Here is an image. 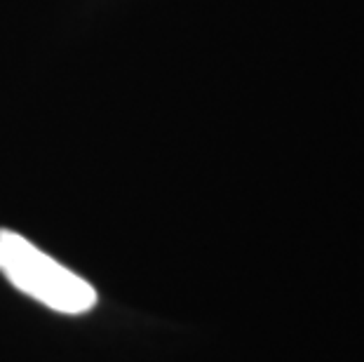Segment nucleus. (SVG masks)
<instances>
[{
    "instance_id": "obj_1",
    "label": "nucleus",
    "mask_w": 364,
    "mask_h": 362,
    "mask_svg": "<svg viewBox=\"0 0 364 362\" xmlns=\"http://www.w3.org/2000/svg\"><path fill=\"white\" fill-rule=\"evenodd\" d=\"M0 273L19 292L57 313L80 315L97 306V292L87 280L7 228H0Z\"/></svg>"
}]
</instances>
